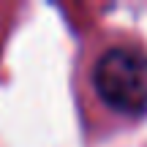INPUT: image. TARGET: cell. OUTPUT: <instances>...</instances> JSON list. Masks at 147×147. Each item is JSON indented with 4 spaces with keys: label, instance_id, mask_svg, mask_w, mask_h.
Instances as JSON below:
<instances>
[{
    "label": "cell",
    "instance_id": "obj_1",
    "mask_svg": "<svg viewBox=\"0 0 147 147\" xmlns=\"http://www.w3.org/2000/svg\"><path fill=\"white\" fill-rule=\"evenodd\" d=\"M93 84L98 98L123 115L147 112V55L134 47H112L95 60Z\"/></svg>",
    "mask_w": 147,
    "mask_h": 147
}]
</instances>
